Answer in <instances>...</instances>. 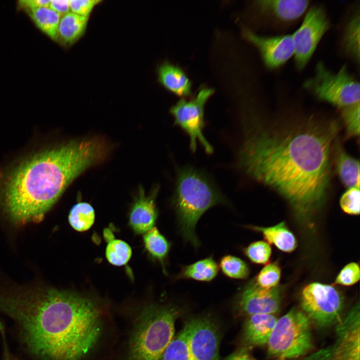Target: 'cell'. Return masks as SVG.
Masks as SVG:
<instances>
[{"mask_svg":"<svg viewBox=\"0 0 360 360\" xmlns=\"http://www.w3.org/2000/svg\"><path fill=\"white\" fill-rule=\"evenodd\" d=\"M330 27V20L322 6L314 5L308 8L300 26L292 34L298 69L302 70L308 64Z\"/></svg>","mask_w":360,"mask_h":360,"instance_id":"11","label":"cell"},{"mask_svg":"<svg viewBox=\"0 0 360 360\" xmlns=\"http://www.w3.org/2000/svg\"><path fill=\"white\" fill-rule=\"evenodd\" d=\"M281 270L276 262L268 264L258 272L254 280L260 287L270 288L278 286L280 280Z\"/></svg>","mask_w":360,"mask_h":360,"instance_id":"31","label":"cell"},{"mask_svg":"<svg viewBox=\"0 0 360 360\" xmlns=\"http://www.w3.org/2000/svg\"><path fill=\"white\" fill-rule=\"evenodd\" d=\"M50 0H22L18 2L19 8L25 10L26 12L44 6H49Z\"/></svg>","mask_w":360,"mask_h":360,"instance_id":"36","label":"cell"},{"mask_svg":"<svg viewBox=\"0 0 360 360\" xmlns=\"http://www.w3.org/2000/svg\"><path fill=\"white\" fill-rule=\"evenodd\" d=\"M89 16L70 12L61 16L58 30L57 41L64 46H72L84 34Z\"/></svg>","mask_w":360,"mask_h":360,"instance_id":"19","label":"cell"},{"mask_svg":"<svg viewBox=\"0 0 360 360\" xmlns=\"http://www.w3.org/2000/svg\"><path fill=\"white\" fill-rule=\"evenodd\" d=\"M95 212L92 206L88 203L80 202L71 208L68 221L73 228L78 232L89 230L94 223Z\"/></svg>","mask_w":360,"mask_h":360,"instance_id":"26","label":"cell"},{"mask_svg":"<svg viewBox=\"0 0 360 360\" xmlns=\"http://www.w3.org/2000/svg\"><path fill=\"white\" fill-rule=\"evenodd\" d=\"M336 169L340 179L348 188H360V163L358 160L340 148L338 152Z\"/></svg>","mask_w":360,"mask_h":360,"instance_id":"24","label":"cell"},{"mask_svg":"<svg viewBox=\"0 0 360 360\" xmlns=\"http://www.w3.org/2000/svg\"><path fill=\"white\" fill-rule=\"evenodd\" d=\"M310 0H261L256 4L262 14L276 23H292L302 17L308 10Z\"/></svg>","mask_w":360,"mask_h":360,"instance_id":"16","label":"cell"},{"mask_svg":"<svg viewBox=\"0 0 360 360\" xmlns=\"http://www.w3.org/2000/svg\"><path fill=\"white\" fill-rule=\"evenodd\" d=\"M360 109V102L341 108L342 116L349 136H359Z\"/></svg>","mask_w":360,"mask_h":360,"instance_id":"32","label":"cell"},{"mask_svg":"<svg viewBox=\"0 0 360 360\" xmlns=\"http://www.w3.org/2000/svg\"><path fill=\"white\" fill-rule=\"evenodd\" d=\"M224 360H254L246 348H242L232 353Z\"/></svg>","mask_w":360,"mask_h":360,"instance_id":"38","label":"cell"},{"mask_svg":"<svg viewBox=\"0 0 360 360\" xmlns=\"http://www.w3.org/2000/svg\"><path fill=\"white\" fill-rule=\"evenodd\" d=\"M184 328L189 360H220L219 328L211 317L192 318Z\"/></svg>","mask_w":360,"mask_h":360,"instance_id":"12","label":"cell"},{"mask_svg":"<svg viewBox=\"0 0 360 360\" xmlns=\"http://www.w3.org/2000/svg\"><path fill=\"white\" fill-rule=\"evenodd\" d=\"M158 81L166 89L180 96L192 94V84L182 69L166 61L158 68Z\"/></svg>","mask_w":360,"mask_h":360,"instance_id":"18","label":"cell"},{"mask_svg":"<svg viewBox=\"0 0 360 360\" xmlns=\"http://www.w3.org/2000/svg\"></svg>","mask_w":360,"mask_h":360,"instance_id":"40","label":"cell"},{"mask_svg":"<svg viewBox=\"0 0 360 360\" xmlns=\"http://www.w3.org/2000/svg\"><path fill=\"white\" fill-rule=\"evenodd\" d=\"M360 312L359 304L336 322L332 344L302 360H360Z\"/></svg>","mask_w":360,"mask_h":360,"instance_id":"9","label":"cell"},{"mask_svg":"<svg viewBox=\"0 0 360 360\" xmlns=\"http://www.w3.org/2000/svg\"><path fill=\"white\" fill-rule=\"evenodd\" d=\"M80 298L45 286L0 292V313L18 327L28 351L40 360H60L81 329Z\"/></svg>","mask_w":360,"mask_h":360,"instance_id":"3","label":"cell"},{"mask_svg":"<svg viewBox=\"0 0 360 360\" xmlns=\"http://www.w3.org/2000/svg\"><path fill=\"white\" fill-rule=\"evenodd\" d=\"M4 359L3 360H12V358L10 356V354L8 351V348H7V346H6V342H4Z\"/></svg>","mask_w":360,"mask_h":360,"instance_id":"39","label":"cell"},{"mask_svg":"<svg viewBox=\"0 0 360 360\" xmlns=\"http://www.w3.org/2000/svg\"><path fill=\"white\" fill-rule=\"evenodd\" d=\"M280 301L279 287L262 288L252 280L240 290L236 298L234 306L240 313L248 316L274 314L279 310Z\"/></svg>","mask_w":360,"mask_h":360,"instance_id":"13","label":"cell"},{"mask_svg":"<svg viewBox=\"0 0 360 360\" xmlns=\"http://www.w3.org/2000/svg\"><path fill=\"white\" fill-rule=\"evenodd\" d=\"M303 86L316 98L340 108L360 102V83L346 65L334 72L320 62Z\"/></svg>","mask_w":360,"mask_h":360,"instance_id":"7","label":"cell"},{"mask_svg":"<svg viewBox=\"0 0 360 360\" xmlns=\"http://www.w3.org/2000/svg\"><path fill=\"white\" fill-rule=\"evenodd\" d=\"M228 204L225 197L203 173L190 166L178 170L172 204L180 234L194 248L200 246L195 229L201 216L214 206Z\"/></svg>","mask_w":360,"mask_h":360,"instance_id":"4","label":"cell"},{"mask_svg":"<svg viewBox=\"0 0 360 360\" xmlns=\"http://www.w3.org/2000/svg\"><path fill=\"white\" fill-rule=\"evenodd\" d=\"M277 320L274 314H256L248 316L244 328V342L252 346L266 344Z\"/></svg>","mask_w":360,"mask_h":360,"instance_id":"17","label":"cell"},{"mask_svg":"<svg viewBox=\"0 0 360 360\" xmlns=\"http://www.w3.org/2000/svg\"><path fill=\"white\" fill-rule=\"evenodd\" d=\"M180 311L176 306L151 304L138 316L130 335L128 360H160L174 335Z\"/></svg>","mask_w":360,"mask_h":360,"instance_id":"5","label":"cell"},{"mask_svg":"<svg viewBox=\"0 0 360 360\" xmlns=\"http://www.w3.org/2000/svg\"><path fill=\"white\" fill-rule=\"evenodd\" d=\"M101 2L100 0H70V12L80 16H89L94 8Z\"/></svg>","mask_w":360,"mask_h":360,"instance_id":"35","label":"cell"},{"mask_svg":"<svg viewBox=\"0 0 360 360\" xmlns=\"http://www.w3.org/2000/svg\"><path fill=\"white\" fill-rule=\"evenodd\" d=\"M36 26L52 40L57 41L58 30L61 16L49 6L40 7L27 12Z\"/></svg>","mask_w":360,"mask_h":360,"instance_id":"25","label":"cell"},{"mask_svg":"<svg viewBox=\"0 0 360 360\" xmlns=\"http://www.w3.org/2000/svg\"><path fill=\"white\" fill-rule=\"evenodd\" d=\"M300 305L310 320L318 326L325 327L336 323L340 318L343 300L333 286L315 282L303 288Z\"/></svg>","mask_w":360,"mask_h":360,"instance_id":"8","label":"cell"},{"mask_svg":"<svg viewBox=\"0 0 360 360\" xmlns=\"http://www.w3.org/2000/svg\"><path fill=\"white\" fill-rule=\"evenodd\" d=\"M360 10H356L347 21L342 38L346 54L357 64L360 62Z\"/></svg>","mask_w":360,"mask_h":360,"instance_id":"22","label":"cell"},{"mask_svg":"<svg viewBox=\"0 0 360 360\" xmlns=\"http://www.w3.org/2000/svg\"><path fill=\"white\" fill-rule=\"evenodd\" d=\"M244 254L252 262L258 264L268 263L272 254V248L266 241L258 240L250 244L244 248Z\"/></svg>","mask_w":360,"mask_h":360,"instance_id":"30","label":"cell"},{"mask_svg":"<svg viewBox=\"0 0 360 360\" xmlns=\"http://www.w3.org/2000/svg\"><path fill=\"white\" fill-rule=\"evenodd\" d=\"M336 124H316L284 132L255 130L246 134L238 166L274 189L296 214L306 218L321 206L330 178V152Z\"/></svg>","mask_w":360,"mask_h":360,"instance_id":"1","label":"cell"},{"mask_svg":"<svg viewBox=\"0 0 360 360\" xmlns=\"http://www.w3.org/2000/svg\"><path fill=\"white\" fill-rule=\"evenodd\" d=\"M160 360H189L186 334L184 328L166 348Z\"/></svg>","mask_w":360,"mask_h":360,"instance_id":"29","label":"cell"},{"mask_svg":"<svg viewBox=\"0 0 360 360\" xmlns=\"http://www.w3.org/2000/svg\"><path fill=\"white\" fill-rule=\"evenodd\" d=\"M243 33L245 38L258 49L264 65L268 68H280L294 56L292 34L261 36L246 28L244 29Z\"/></svg>","mask_w":360,"mask_h":360,"instance_id":"14","label":"cell"},{"mask_svg":"<svg viewBox=\"0 0 360 360\" xmlns=\"http://www.w3.org/2000/svg\"><path fill=\"white\" fill-rule=\"evenodd\" d=\"M159 187H154L149 195H146L142 186L138 188L129 214V224L132 230L144 234L154 227L158 216L156 204Z\"/></svg>","mask_w":360,"mask_h":360,"instance_id":"15","label":"cell"},{"mask_svg":"<svg viewBox=\"0 0 360 360\" xmlns=\"http://www.w3.org/2000/svg\"><path fill=\"white\" fill-rule=\"evenodd\" d=\"M218 266L212 256L184 266L176 277V280H192L209 282L218 275Z\"/></svg>","mask_w":360,"mask_h":360,"instance_id":"21","label":"cell"},{"mask_svg":"<svg viewBox=\"0 0 360 360\" xmlns=\"http://www.w3.org/2000/svg\"><path fill=\"white\" fill-rule=\"evenodd\" d=\"M219 266L224 276L232 279H246L250 273L247 263L240 258L232 255H226L222 258Z\"/></svg>","mask_w":360,"mask_h":360,"instance_id":"27","label":"cell"},{"mask_svg":"<svg viewBox=\"0 0 360 360\" xmlns=\"http://www.w3.org/2000/svg\"><path fill=\"white\" fill-rule=\"evenodd\" d=\"M360 278L359 265L350 262L344 266L338 274L335 284L344 286H350L356 284Z\"/></svg>","mask_w":360,"mask_h":360,"instance_id":"34","label":"cell"},{"mask_svg":"<svg viewBox=\"0 0 360 360\" xmlns=\"http://www.w3.org/2000/svg\"><path fill=\"white\" fill-rule=\"evenodd\" d=\"M143 239L146 249L153 258L161 264L166 273L165 262L170 251L171 243L156 227L145 232Z\"/></svg>","mask_w":360,"mask_h":360,"instance_id":"23","label":"cell"},{"mask_svg":"<svg viewBox=\"0 0 360 360\" xmlns=\"http://www.w3.org/2000/svg\"><path fill=\"white\" fill-rule=\"evenodd\" d=\"M248 228L261 232L267 242L274 245L282 252H290L296 248V240L284 222L268 227L248 226Z\"/></svg>","mask_w":360,"mask_h":360,"instance_id":"20","label":"cell"},{"mask_svg":"<svg viewBox=\"0 0 360 360\" xmlns=\"http://www.w3.org/2000/svg\"><path fill=\"white\" fill-rule=\"evenodd\" d=\"M104 140L87 138L47 148L22 160L0 183V208L12 222L40 220L82 172L103 160Z\"/></svg>","mask_w":360,"mask_h":360,"instance_id":"2","label":"cell"},{"mask_svg":"<svg viewBox=\"0 0 360 360\" xmlns=\"http://www.w3.org/2000/svg\"><path fill=\"white\" fill-rule=\"evenodd\" d=\"M360 188H348L340 199V206L342 210L349 214L358 215L360 214Z\"/></svg>","mask_w":360,"mask_h":360,"instance_id":"33","label":"cell"},{"mask_svg":"<svg viewBox=\"0 0 360 360\" xmlns=\"http://www.w3.org/2000/svg\"><path fill=\"white\" fill-rule=\"evenodd\" d=\"M269 356L286 360L306 354L312 348L310 320L293 308L278 319L266 344Z\"/></svg>","mask_w":360,"mask_h":360,"instance_id":"6","label":"cell"},{"mask_svg":"<svg viewBox=\"0 0 360 360\" xmlns=\"http://www.w3.org/2000/svg\"><path fill=\"white\" fill-rule=\"evenodd\" d=\"M214 92L213 88H202L194 98L189 100L180 99L170 109V112L174 118L175 124L179 126L188 135L190 148L193 152L196 149L198 141L206 152L208 154L212 152V148L204 136L202 129L204 106Z\"/></svg>","mask_w":360,"mask_h":360,"instance_id":"10","label":"cell"},{"mask_svg":"<svg viewBox=\"0 0 360 360\" xmlns=\"http://www.w3.org/2000/svg\"><path fill=\"white\" fill-rule=\"evenodd\" d=\"M49 7L60 16H63L70 12V0H50Z\"/></svg>","mask_w":360,"mask_h":360,"instance_id":"37","label":"cell"},{"mask_svg":"<svg viewBox=\"0 0 360 360\" xmlns=\"http://www.w3.org/2000/svg\"><path fill=\"white\" fill-rule=\"evenodd\" d=\"M132 254L131 247L126 242L117 239L110 240L106 250V258L110 263L116 266L126 264Z\"/></svg>","mask_w":360,"mask_h":360,"instance_id":"28","label":"cell"}]
</instances>
